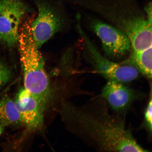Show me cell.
I'll return each mask as SVG.
<instances>
[{
	"instance_id": "ba28073f",
	"label": "cell",
	"mask_w": 152,
	"mask_h": 152,
	"mask_svg": "<svg viewBox=\"0 0 152 152\" xmlns=\"http://www.w3.org/2000/svg\"><path fill=\"white\" fill-rule=\"evenodd\" d=\"M100 96L109 107L118 112H124L132 105L137 98L135 91L124 83L107 80Z\"/></svg>"
},
{
	"instance_id": "277c9868",
	"label": "cell",
	"mask_w": 152,
	"mask_h": 152,
	"mask_svg": "<svg viewBox=\"0 0 152 152\" xmlns=\"http://www.w3.org/2000/svg\"><path fill=\"white\" fill-rule=\"evenodd\" d=\"M89 26L101 42L106 56L118 61L130 55L132 51L131 42L124 33L109 23L96 18L88 20Z\"/></svg>"
},
{
	"instance_id": "4fadbf2b",
	"label": "cell",
	"mask_w": 152,
	"mask_h": 152,
	"mask_svg": "<svg viewBox=\"0 0 152 152\" xmlns=\"http://www.w3.org/2000/svg\"><path fill=\"white\" fill-rule=\"evenodd\" d=\"M2 132V129L1 125H0V136H1Z\"/></svg>"
},
{
	"instance_id": "7a4b0ae2",
	"label": "cell",
	"mask_w": 152,
	"mask_h": 152,
	"mask_svg": "<svg viewBox=\"0 0 152 152\" xmlns=\"http://www.w3.org/2000/svg\"><path fill=\"white\" fill-rule=\"evenodd\" d=\"M18 43L24 88L45 107L50 96V83L44 59L34 42L29 22L20 28Z\"/></svg>"
},
{
	"instance_id": "6da1fadb",
	"label": "cell",
	"mask_w": 152,
	"mask_h": 152,
	"mask_svg": "<svg viewBox=\"0 0 152 152\" xmlns=\"http://www.w3.org/2000/svg\"><path fill=\"white\" fill-rule=\"evenodd\" d=\"M100 96L81 107L68 106L67 115L71 130L98 151L147 152L139 144L124 121L110 113Z\"/></svg>"
},
{
	"instance_id": "5b68a950",
	"label": "cell",
	"mask_w": 152,
	"mask_h": 152,
	"mask_svg": "<svg viewBox=\"0 0 152 152\" xmlns=\"http://www.w3.org/2000/svg\"><path fill=\"white\" fill-rule=\"evenodd\" d=\"M38 14L30 24L33 41L39 49L62 27L64 20L54 6L45 0H36Z\"/></svg>"
},
{
	"instance_id": "3957f363",
	"label": "cell",
	"mask_w": 152,
	"mask_h": 152,
	"mask_svg": "<svg viewBox=\"0 0 152 152\" xmlns=\"http://www.w3.org/2000/svg\"><path fill=\"white\" fill-rule=\"evenodd\" d=\"M78 20L77 28L82 39L83 57L96 73L107 80L124 83L130 82L137 78L140 72L126 60L116 62L102 56L83 29L80 20Z\"/></svg>"
},
{
	"instance_id": "8fae6325",
	"label": "cell",
	"mask_w": 152,
	"mask_h": 152,
	"mask_svg": "<svg viewBox=\"0 0 152 152\" xmlns=\"http://www.w3.org/2000/svg\"><path fill=\"white\" fill-rule=\"evenodd\" d=\"M12 73L8 66L0 62V90L10 80Z\"/></svg>"
},
{
	"instance_id": "8992f818",
	"label": "cell",
	"mask_w": 152,
	"mask_h": 152,
	"mask_svg": "<svg viewBox=\"0 0 152 152\" xmlns=\"http://www.w3.org/2000/svg\"><path fill=\"white\" fill-rule=\"evenodd\" d=\"M27 9L23 0H0V40L7 46L18 43L20 24Z\"/></svg>"
},
{
	"instance_id": "52a82bcc",
	"label": "cell",
	"mask_w": 152,
	"mask_h": 152,
	"mask_svg": "<svg viewBox=\"0 0 152 152\" xmlns=\"http://www.w3.org/2000/svg\"><path fill=\"white\" fill-rule=\"evenodd\" d=\"M15 102L22 123L31 130L42 127L45 107L24 88L19 91Z\"/></svg>"
},
{
	"instance_id": "9c48e42d",
	"label": "cell",
	"mask_w": 152,
	"mask_h": 152,
	"mask_svg": "<svg viewBox=\"0 0 152 152\" xmlns=\"http://www.w3.org/2000/svg\"><path fill=\"white\" fill-rule=\"evenodd\" d=\"M127 62L148 79H152V46L139 52L132 51Z\"/></svg>"
},
{
	"instance_id": "30bf717a",
	"label": "cell",
	"mask_w": 152,
	"mask_h": 152,
	"mask_svg": "<svg viewBox=\"0 0 152 152\" xmlns=\"http://www.w3.org/2000/svg\"><path fill=\"white\" fill-rule=\"evenodd\" d=\"M0 123L4 126L22 123L15 101L9 96H4L0 99Z\"/></svg>"
},
{
	"instance_id": "7c38bea8",
	"label": "cell",
	"mask_w": 152,
	"mask_h": 152,
	"mask_svg": "<svg viewBox=\"0 0 152 152\" xmlns=\"http://www.w3.org/2000/svg\"><path fill=\"white\" fill-rule=\"evenodd\" d=\"M151 97L144 113V121L148 130L151 133L152 129V92L151 89Z\"/></svg>"
}]
</instances>
